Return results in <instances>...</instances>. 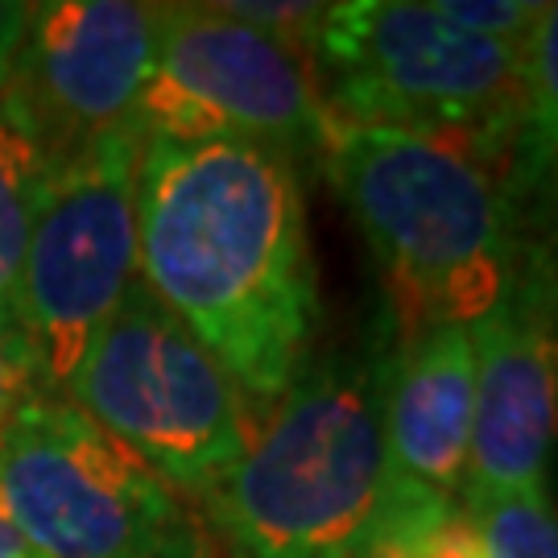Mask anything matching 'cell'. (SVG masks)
I'll use <instances>...</instances> for the list:
<instances>
[{"label":"cell","mask_w":558,"mask_h":558,"mask_svg":"<svg viewBox=\"0 0 558 558\" xmlns=\"http://www.w3.org/2000/svg\"><path fill=\"white\" fill-rule=\"evenodd\" d=\"M476 422L463 500L550 488L558 451V248L530 236L500 299L468 323Z\"/></svg>","instance_id":"30bf717a"},{"label":"cell","mask_w":558,"mask_h":558,"mask_svg":"<svg viewBox=\"0 0 558 558\" xmlns=\"http://www.w3.org/2000/svg\"><path fill=\"white\" fill-rule=\"evenodd\" d=\"M216 558H232V555H223V550H220V555H216Z\"/></svg>","instance_id":"44dd1931"},{"label":"cell","mask_w":558,"mask_h":558,"mask_svg":"<svg viewBox=\"0 0 558 558\" xmlns=\"http://www.w3.org/2000/svg\"><path fill=\"white\" fill-rule=\"evenodd\" d=\"M447 21L497 46L525 50L538 34L550 0H435Z\"/></svg>","instance_id":"2e32d148"},{"label":"cell","mask_w":558,"mask_h":558,"mask_svg":"<svg viewBox=\"0 0 558 558\" xmlns=\"http://www.w3.org/2000/svg\"><path fill=\"white\" fill-rule=\"evenodd\" d=\"M137 281L260 414L323 336L302 166L248 141H145Z\"/></svg>","instance_id":"6da1fadb"},{"label":"cell","mask_w":558,"mask_h":558,"mask_svg":"<svg viewBox=\"0 0 558 558\" xmlns=\"http://www.w3.org/2000/svg\"><path fill=\"white\" fill-rule=\"evenodd\" d=\"M311 54L220 4H158L154 71L133 112L141 141H248L319 166L331 133Z\"/></svg>","instance_id":"ba28073f"},{"label":"cell","mask_w":558,"mask_h":558,"mask_svg":"<svg viewBox=\"0 0 558 558\" xmlns=\"http://www.w3.org/2000/svg\"><path fill=\"white\" fill-rule=\"evenodd\" d=\"M398 327L389 311L343 343L315 348L257 426L253 447L199 500L232 558H352L377 518L385 385Z\"/></svg>","instance_id":"7a4b0ae2"},{"label":"cell","mask_w":558,"mask_h":558,"mask_svg":"<svg viewBox=\"0 0 558 558\" xmlns=\"http://www.w3.org/2000/svg\"><path fill=\"white\" fill-rule=\"evenodd\" d=\"M352 558H484V546L459 500L422 497L385 484L377 518Z\"/></svg>","instance_id":"5bb4252c"},{"label":"cell","mask_w":558,"mask_h":558,"mask_svg":"<svg viewBox=\"0 0 558 558\" xmlns=\"http://www.w3.org/2000/svg\"><path fill=\"white\" fill-rule=\"evenodd\" d=\"M0 558H41L25 534L17 530V521L9 518V509H4V497H0Z\"/></svg>","instance_id":"ffe728a7"},{"label":"cell","mask_w":558,"mask_h":558,"mask_svg":"<svg viewBox=\"0 0 558 558\" xmlns=\"http://www.w3.org/2000/svg\"><path fill=\"white\" fill-rule=\"evenodd\" d=\"M62 398L195 509L253 447L265 418L141 281L87 348Z\"/></svg>","instance_id":"8992f818"},{"label":"cell","mask_w":558,"mask_h":558,"mask_svg":"<svg viewBox=\"0 0 558 558\" xmlns=\"http://www.w3.org/2000/svg\"><path fill=\"white\" fill-rule=\"evenodd\" d=\"M129 129L50 166L21 265V343L38 393L71 385L87 348L137 286V182Z\"/></svg>","instance_id":"52a82bcc"},{"label":"cell","mask_w":558,"mask_h":558,"mask_svg":"<svg viewBox=\"0 0 558 558\" xmlns=\"http://www.w3.org/2000/svg\"><path fill=\"white\" fill-rule=\"evenodd\" d=\"M525 50L484 41L435 0H343L327 9L315 75L331 117L447 141L505 166Z\"/></svg>","instance_id":"277c9868"},{"label":"cell","mask_w":558,"mask_h":558,"mask_svg":"<svg viewBox=\"0 0 558 558\" xmlns=\"http://www.w3.org/2000/svg\"><path fill=\"white\" fill-rule=\"evenodd\" d=\"M216 4L228 17L311 54V62H315V41H319V29L331 9V4H306V0H216Z\"/></svg>","instance_id":"e0dca14e"},{"label":"cell","mask_w":558,"mask_h":558,"mask_svg":"<svg viewBox=\"0 0 558 558\" xmlns=\"http://www.w3.org/2000/svg\"><path fill=\"white\" fill-rule=\"evenodd\" d=\"M319 170L373 248L398 336L476 323L530 244L497 166L447 141L331 120Z\"/></svg>","instance_id":"3957f363"},{"label":"cell","mask_w":558,"mask_h":558,"mask_svg":"<svg viewBox=\"0 0 558 558\" xmlns=\"http://www.w3.org/2000/svg\"><path fill=\"white\" fill-rule=\"evenodd\" d=\"M158 4L46 0L29 9L0 100L50 166L129 133L154 71Z\"/></svg>","instance_id":"9c48e42d"},{"label":"cell","mask_w":558,"mask_h":558,"mask_svg":"<svg viewBox=\"0 0 558 558\" xmlns=\"http://www.w3.org/2000/svg\"><path fill=\"white\" fill-rule=\"evenodd\" d=\"M476 422V360L463 323L398 336L385 385L389 488L463 500Z\"/></svg>","instance_id":"8fae6325"},{"label":"cell","mask_w":558,"mask_h":558,"mask_svg":"<svg viewBox=\"0 0 558 558\" xmlns=\"http://www.w3.org/2000/svg\"><path fill=\"white\" fill-rule=\"evenodd\" d=\"M29 393H38V389L29 385V373L21 368V360L9 352V343L0 336V430H4V422L13 418V410H17Z\"/></svg>","instance_id":"ac0fdd59"},{"label":"cell","mask_w":558,"mask_h":558,"mask_svg":"<svg viewBox=\"0 0 558 558\" xmlns=\"http://www.w3.org/2000/svg\"><path fill=\"white\" fill-rule=\"evenodd\" d=\"M29 9L34 4H21V0H0V83L13 66V54L21 46V34L29 25Z\"/></svg>","instance_id":"d6986e66"},{"label":"cell","mask_w":558,"mask_h":558,"mask_svg":"<svg viewBox=\"0 0 558 558\" xmlns=\"http://www.w3.org/2000/svg\"><path fill=\"white\" fill-rule=\"evenodd\" d=\"M525 236L558 248V0L546 4L521 66L518 124L500 166Z\"/></svg>","instance_id":"7c38bea8"},{"label":"cell","mask_w":558,"mask_h":558,"mask_svg":"<svg viewBox=\"0 0 558 558\" xmlns=\"http://www.w3.org/2000/svg\"><path fill=\"white\" fill-rule=\"evenodd\" d=\"M459 505L476 525L484 558H558V505L550 488Z\"/></svg>","instance_id":"9a60e30c"},{"label":"cell","mask_w":558,"mask_h":558,"mask_svg":"<svg viewBox=\"0 0 558 558\" xmlns=\"http://www.w3.org/2000/svg\"><path fill=\"white\" fill-rule=\"evenodd\" d=\"M0 497L41 558H216L186 497L54 393H29L0 430Z\"/></svg>","instance_id":"5b68a950"},{"label":"cell","mask_w":558,"mask_h":558,"mask_svg":"<svg viewBox=\"0 0 558 558\" xmlns=\"http://www.w3.org/2000/svg\"><path fill=\"white\" fill-rule=\"evenodd\" d=\"M46 174H50V161L38 149V141L29 137L17 112L0 100V336L25 373L29 364L21 343V265L38 220Z\"/></svg>","instance_id":"4fadbf2b"}]
</instances>
